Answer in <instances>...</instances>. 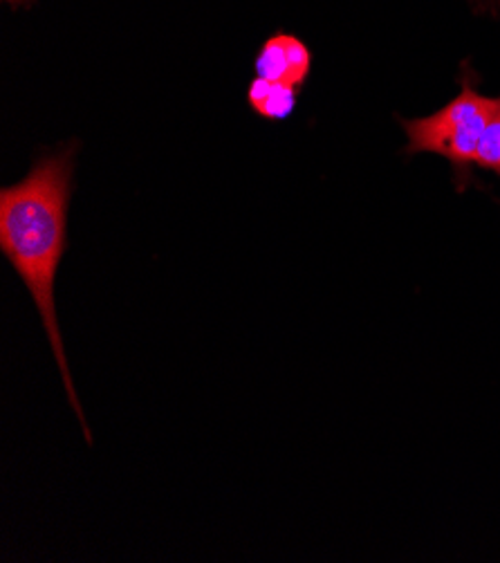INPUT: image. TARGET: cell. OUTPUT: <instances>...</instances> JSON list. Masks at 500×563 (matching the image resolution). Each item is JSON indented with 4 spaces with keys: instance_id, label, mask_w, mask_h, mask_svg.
<instances>
[{
    "instance_id": "1",
    "label": "cell",
    "mask_w": 500,
    "mask_h": 563,
    "mask_svg": "<svg viewBox=\"0 0 500 563\" xmlns=\"http://www.w3.org/2000/svg\"><path fill=\"white\" fill-rule=\"evenodd\" d=\"M77 151L79 146L73 142L57 153L38 157L21 183L0 189V254L10 261L36 303L68 402L81 422L86 442L92 444V433L68 366L57 303H54V280L68 252V209Z\"/></svg>"
},
{
    "instance_id": "2",
    "label": "cell",
    "mask_w": 500,
    "mask_h": 563,
    "mask_svg": "<svg viewBox=\"0 0 500 563\" xmlns=\"http://www.w3.org/2000/svg\"><path fill=\"white\" fill-rule=\"evenodd\" d=\"M460 92L433 115L420 120H400L407 133V155L433 153L447 159L454 168V180L463 191L474 180L476 151L480 137L498 108V97H487L476 88L478 75L465 64Z\"/></svg>"
},
{
    "instance_id": "5",
    "label": "cell",
    "mask_w": 500,
    "mask_h": 563,
    "mask_svg": "<svg viewBox=\"0 0 500 563\" xmlns=\"http://www.w3.org/2000/svg\"><path fill=\"white\" fill-rule=\"evenodd\" d=\"M476 168H482V172H489L500 178V97L498 108L493 110V115L480 137L476 151Z\"/></svg>"
},
{
    "instance_id": "3",
    "label": "cell",
    "mask_w": 500,
    "mask_h": 563,
    "mask_svg": "<svg viewBox=\"0 0 500 563\" xmlns=\"http://www.w3.org/2000/svg\"><path fill=\"white\" fill-rule=\"evenodd\" d=\"M312 52L299 36L276 32L256 52L254 70L256 77L303 90L312 75Z\"/></svg>"
},
{
    "instance_id": "4",
    "label": "cell",
    "mask_w": 500,
    "mask_h": 563,
    "mask_svg": "<svg viewBox=\"0 0 500 563\" xmlns=\"http://www.w3.org/2000/svg\"><path fill=\"white\" fill-rule=\"evenodd\" d=\"M301 90L279 84V81H269L263 77H254L247 86V106L256 112L258 118L267 122H286L295 115V110L299 106Z\"/></svg>"
}]
</instances>
